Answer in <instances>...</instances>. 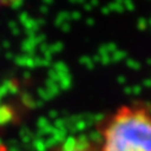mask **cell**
<instances>
[{
	"label": "cell",
	"instance_id": "cell-1",
	"mask_svg": "<svg viewBox=\"0 0 151 151\" xmlns=\"http://www.w3.org/2000/svg\"><path fill=\"white\" fill-rule=\"evenodd\" d=\"M100 151H151V111L142 104L123 105L101 129Z\"/></svg>",
	"mask_w": 151,
	"mask_h": 151
},
{
	"label": "cell",
	"instance_id": "cell-4",
	"mask_svg": "<svg viewBox=\"0 0 151 151\" xmlns=\"http://www.w3.org/2000/svg\"><path fill=\"white\" fill-rule=\"evenodd\" d=\"M0 151H9V150L4 144H0Z\"/></svg>",
	"mask_w": 151,
	"mask_h": 151
},
{
	"label": "cell",
	"instance_id": "cell-3",
	"mask_svg": "<svg viewBox=\"0 0 151 151\" xmlns=\"http://www.w3.org/2000/svg\"><path fill=\"white\" fill-rule=\"evenodd\" d=\"M10 5H11L10 1H1V0H0V9L5 7V6H10Z\"/></svg>",
	"mask_w": 151,
	"mask_h": 151
},
{
	"label": "cell",
	"instance_id": "cell-2",
	"mask_svg": "<svg viewBox=\"0 0 151 151\" xmlns=\"http://www.w3.org/2000/svg\"><path fill=\"white\" fill-rule=\"evenodd\" d=\"M50 151H100L99 145L94 144L89 138L82 136H73L64 139L61 144L52 147Z\"/></svg>",
	"mask_w": 151,
	"mask_h": 151
}]
</instances>
